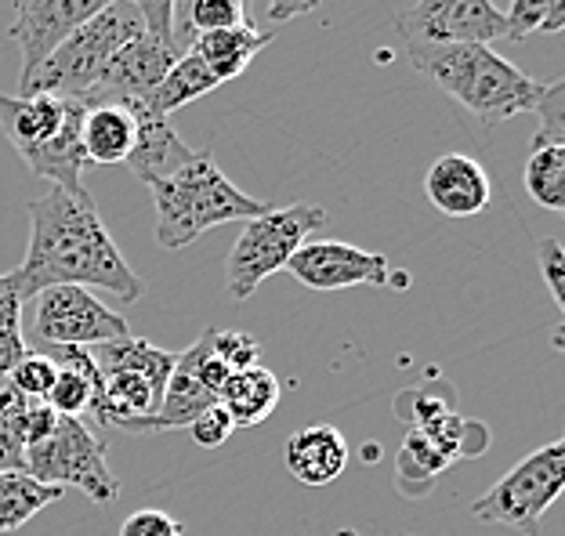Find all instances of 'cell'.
Instances as JSON below:
<instances>
[{
	"mask_svg": "<svg viewBox=\"0 0 565 536\" xmlns=\"http://www.w3.org/2000/svg\"><path fill=\"white\" fill-rule=\"evenodd\" d=\"M25 211H30V247L15 268L25 301L47 287H95L127 304L141 301L146 279L124 261L87 189L70 193L51 185L44 196L25 203Z\"/></svg>",
	"mask_w": 565,
	"mask_h": 536,
	"instance_id": "1",
	"label": "cell"
},
{
	"mask_svg": "<svg viewBox=\"0 0 565 536\" xmlns=\"http://www.w3.org/2000/svg\"><path fill=\"white\" fill-rule=\"evenodd\" d=\"M414 69L465 106L486 131L519 112L541 109L544 87L486 44H409Z\"/></svg>",
	"mask_w": 565,
	"mask_h": 536,
	"instance_id": "2",
	"label": "cell"
},
{
	"mask_svg": "<svg viewBox=\"0 0 565 536\" xmlns=\"http://www.w3.org/2000/svg\"><path fill=\"white\" fill-rule=\"evenodd\" d=\"M149 193L157 203V247L163 250H182L217 225L250 222L268 211V203L228 182L211 149H200L178 174L149 185Z\"/></svg>",
	"mask_w": 565,
	"mask_h": 536,
	"instance_id": "3",
	"label": "cell"
},
{
	"mask_svg": "<svg viewBox=\"0 0 565 536\" xmlns=\"http://www.w3.org/2000/svg\"><path fill=\"white\" fill-rule=\"evenodd\" d=\"M98 366V395L92 403V417L102 428H120L146 436V425L157 417L163 403L167 377H171L178 352L149 344L146 337L124 334L92 349Z\"/></svg>",
	"mask_w": 565,
	"mask_h": 536,
	"instance_id": "4",
	"label": "cell"
},
{
	"mask_svg": "<svg viewBox=\"0 0 565 536\" xmlns=\"http://www.w3.org/2000/svg\"><path fill=\"white\" fill-rule=\"evenodd\" d=\"M141 33H146V22H141L138 8L127 4V0H113L106 11H98L92 22L73 30L41 66L25 76L19 95H58V98L87 95L102 81L113 55Z\"/></svg>",
	"mask_w": 565,
	"mask_h": 536,
	"instance_id": "5",
	"label": "cell"
},
{
	"mask_svg": "<svg viewBox=\"0 0 565 536\" xmlns=\"http://www.w3.org/2000/svg\"><path fill=\"white\" fill-rule=\"evenodd\" d=\"M330 214L319 203H290V207H268L258 218L243 222V233L228 250L225 261V290L236 304L250 301L254 290L273 272H287L294 258L316 228L327 225Z\"/></svg>",
	"mask_w": 565,
	"mask_h": 536,
	"instance_id": "6",
	"label": "cell"
},
{
	"mask_svg": "<svg viewBox=\"0 0 565 536\" xmlns=\"http://www.w3.org/2000/svg\"><path fill=\"white\" fill-rule=\"evenodd\" d=\"M22 471L62 493H66V486L81 490L87 501L102 507L120 496V479L113 475L106 461V442L81 417H58L55 431L44 442L25 450Z\"/></svg>",
	"mask_w": 565,
	"mask_h": 536,
	"instance_id": "7",
	"label": "cell"
},
{
	"mask_svg": "<svg viewBox=\"0 0 565 536\" xmlns=\"http://www.w3.org/2000/svg\"><path fill=\"white\" fill-rule=\"evenodd\" d=\"M565 490V442L555 439L541 446L536 453L508 471L504 479L493 482L479 501L471 504V515L493 526H511L525 536H536L547 507L558 501Z\"/></svg>",
	"mask_w": 565,
	"mask_h": 536,
	"instance_id": "8",
	"label": "cell"
},
{
	"mask_svg": "<svg viewBox=\"0 0 565 536\" xmlns=\"http://www.w3.org/2000/svg\"><path fill=\"white\" fill-rule=\"evenodd\" d=\"M33 301L36 337L55 349H98V344L131 334L127 319L84 287H47Z\"/></svg>",
	"mask_w": 565,
	"mask_h": 536,
	"instance_id": "9",
	"label": "cell"
},
{
	"mask_svg": "<svg viewBox=\"0 0 565 536\" xmlns=\"http://www.w3.org/2000/svg\"><path fill=\"white\" fill-rule=\"evenodd\" d=\"M409 44H486L508 36L504 11L493 0H417L395 15Z\"/></svg>",
	"mask_w": 565,
	"mask_h": 536,
	"instance_id": "10",
	"label": "cell"
},
{
	"mask_svg": "<svg viewBox=\"0 0 565 536\" xmlns=\"http://www.w3.org/2000/svg\"><path fill=\"white\" fill-rule=\"evenodd\" d=\"M287 272L308 290H349V287H388L392 265L384 254L352 247L344 239H316L294 250Z\"/></svg>",
	"mask_w": 565,
	"mask_h": 536,
	"instance_id": "11",
	"label": "cell"
},
{
	"mask_svg": "<svg viewBox=\"0 0 565 536\" xmlns=\"http://www.w3.org/2000/svg\"><path fill=\"white\" fill-rule=\"evenodd\" d=\"M174 62H178V51L171 44L141 33L113 55L106 73H102V81L81 98L87 106H138V101L152 98V92L163 84V76Z\"/></svg>",
	"mask_w": 565,
	"mask_h": 536,
	"instance_id": "12",
	"label": "cell"
},
{
	"mask_svg": "<svg viewBox=\"0 0 565 536\" xmlns=\"http://www.w3.org/2000/svg\"><path fill=\"white\" fill-rule=\"evenodd\" d=\"M113 0H15L11 41L22 55V81L55 51L73 30L92 22Z\"/></svg>",
	"mask_w": 565,
	"mask_h": 536,
	"instance_id": "13",
	"label": "cell"
},
{
	"mask_svg": "<svg viewBox=\"0 0 565 536\" xmlns=\"http://www.w3.org/2000/svg\"><path fill=\"white\" fill-rule=\"evenodd\" d=\"M424 193L446 218H475L490 207L493 185L479 160L465 157V152H446L428 168Z\"/></svg>",
	"mask_w": 565,
	"mask_h": 536,
	"instance_id": "14",
	"label": "cell"
},
{
	"mask_svg": "<svg viewBox=\"0 0 565 536\" xmlns=\"http://www.w3.org/2000/svg\"><path fill=\"white\" fill-rule=\"evenodd\" d=\"M127 109H131V117H135V149L124 163L131 168V174L141 185L163 182V178L178 174L192 157H196V152L178 138V131L167 117L152 112L149 106H141V101L138 106H127Z\"/></svg>",
	"mask_w": 565,
	"mask_h": 536,
	"instance_id": "15",
	"label": "cell"
},
{
	"mask_svg": "<svg viewBox=\"0 0 565 536\" xmlns=\"http://www.w3.org/2000/svg\"><path fill=\"white\" fill-rule=\"evenodd\" d=\"M84 117H87V101L84 98H66V120L55 135L41 142L36 149L25 152V168H30L36 178L44 182L58 185V189H84V142H81V131H84Z\"/></svg>",
	"mask_w": 565,
	"mask_h": 536,
	"instance_id": "16",
	"label": "cell"
},
{
	"mask_svg": "<svg viewBox=\"0 0 565 536\" xmlns=\"http://www.w3.org/2000/svg\"><path fill=\"white\" fill-rule=\"evenodd\" d=\"M282 461L301 486H330L349 468V439L333 425H308L287 439Z\"/></svg>",
	"mask_w": 565,
	"mask_h": 536,
	"instance_id": "17",
	"label": "cell"
},
{
	"mask_svg": "<svg viewBox=\"0 0 565 536\" xmlns=\"http://www.w3.org/2000/svg\"><path fill=\"white\" fill-rule=\"evenodd\" d=\"M66 120V98L58 95H4L0 92V131L11 149L25 157L30 149L47 142Z\"/></svg>",
	"mask_w": 565,
	"mask_h": 536,
	"instance_id": "18",
	"label": "cell"
},
{
	"mask_svg": "<svg viewBox=\"0 0 565 536\" xmlns=\"http://www.w3.org/2000/svg\"><path fill=\"white\" fill-rule=\"evenodd\" d=\"M44 355H51L58 366V377L55 385L47 392V406L55 410L58 417H87L92 414V403L98 395V366L92 360V349H55L47 344Z\"/></svg>",
	"mask_w": 565,
	"mask_h": 536,
	"instance_id": "19",
	"label": "cell"
},
{
	"mask_svg": "<svg viewBox=\"0 0 565 536\" xmlns=\"http://www.w3.org/2000/svg\"><path fill=\"white\" fill-rule=\"evenodd\" d=\"M268 41H273V36L250 22V25H236V30L200 33L196 41L189 44V51L214 73L217 84H228L247 73L254 55H258L262 47H268Z\"/></svg>",
	"mask_w": 565,
	"mask_h": 536,
	"instance_id": "20",
	"label": "cell"
},
{
	"mask_svg": "<svg viewBox=\"0 0 565 536\" xmlns=\"http://www.w3.org/2000/svg\"><path fill=\"white\" fill-rule=\"evenodd\" d=\"M279 403V377L273 369L258 366H247V369H236L228 374V380L217 392V406L233 417L236 428H254L276 410Z\"/></svg>",
	"mask_w": 565,
	"mask_h": 536,
	"instance_id": "21",
	"label": "cell"
},
{
	"mask_svg": "<svg viewBox=\"0 0 565 536\" xmlns=\"http://www.w3.org/2000/svg\"><path fill=\"white\" fill-rule=\"evenodd\" d=\"M84 160L95 168L124 163L135 149V117L127 106H87L84 117Z\"/></svg>",
	"mask_w": 565,
	"mask_h": 536,
	"instance_id": "22",
	"label": "cell"
},
{
	"mask_svg": "<svg viewBox=\"0 0 565 536\" xmlns=\"http://www.w3.org/2000/svg\"><path fill=\"white\" fill-rule=\"evenodd\" d=\"M250 0H174V51L185 55L200 33L250 25Z\"/></svg>",
	"mask_w": 565,
	"mask_h": 536,
	"instance_id": "23",
	"label": "cell"
},
{
	"mask_svg": "<svg viewBox=\"0 0 565 536\" xmlns=\"http://www.w3.org/2000/svg\"><path fill=\"white\" fill-rule=\"evenodd\" d=\"M522 182L530 200H536V207L562 214L565 211V146L555 142V138H547L544 131H536L530 142V157H525Z\"/></svg>",
	"mask_w": 565,
	"mask_h": 536,
	"instance_id": "24",
	"label": "cell"
},
{
	"mask_svg": "<svg viewBox=\"0 0 565 536\" xmlns=\"http://www.w3.org/2000/svg\"><path fill=\"white\" fill-rule=\"evenodd\" d=\"M217 403V395L207 392L200 385L196 377L189 374V369L174 360V369L171 377H167V388H163V403L157 417L149 420L146 431H174V428H189L192 420H196L207 406Z\"/></svg>",
	"mask_w": 565,
	"mask_h": 536,
	"instance_id": "25",
	"label": "cell"
},
{
	"mask_svg": "<svg viewBox=\"0 0 565 536\" xmlns=\"http://www.w3.org/2000/svg\"><path fill=\"white\" fill-rule=\"evenodd\" d=\"M217 87L222 84L214 81V73L203 66L192 51H185V55H178L174 66L167 69L163 84L152 92V98L141 101V106H149L152 112H160V117H171L174 109H182V106H189V101L217 92Z\"/></svg>",
	"mask_w": 565,
	"mask_h": 536,
	"instance_id": "26",
	"label": "cell"
},
{
	"mask_svg": "<svg viewBox=\"0 0 565 536\" xmlns=\"http://www.w3.org/2000/svg\"><path fill=\"white\" fill-rule=\"evenodd\" d=\"M62 490L44 486L25 471H0V533L22 529L33 515H41L47 504H55Z\"/></svg>",
	"mask_w": 565,
	"mask_h": 536,
	"instance_id": "27",
	"label": "cell"
},
{
	"mask_svg": "<svg viewBox=\"0 0 565 536\" xmlns=\"http://www.w3.org/2000/svg\"><path fill=\"white\" fill-rule=\"evenodd\" d=\"M30 403L15 388H0V471H22L25 464V417Z\"/></svg>",
	"mask_w": 565,
	"mask_h": 536,
	"instance_id": "28",
	"label": "cell"
},
{
	"mask_svg": "<svg viewBox=\"0 0 565 536\" xmlns=\"http://www.w3.org/2000/svg\"><path fill=\"white\" fill-rule=\"evenodd\" d=\"M508 36L525 41L533 33H562L565 30V0H511L504 11Z\"/></svg>",
	"mask_w": 565,
	"mask_h": 536,
	"instance_id": "29",
	"label": "cell"
},
{
	"mask_svg": "<svg viewBox=\"0 0 565 536\" xmlns=\"http://www.w3.org/2000/svg\"><path fill=\"white\" fill-rule=\"evenodd\" d=\"M55 377H58V366L44 352H25L19 360V366L8 374L11 388H15L19 395H25V399H47Z\"/></svg>",
	"mask_w": 565,
	"mask_h": 536,
	"instance_id": "30",
	"label": "cell"
},
{
	"mask_svg": "<svg viewBox=\"0 0 565 536\" xmlns=\"http://www.w3.org/2000/svg\"><path fill=\"white\" fill-rule=\"evenodd\" d=\"M399 479L406 482V479H420L424 475V486H431V479L439 475V471L449 464L446 457L435 450V446L424 439V436H417V431H409L406 436V446L399 450Z\"/></svg>",
	"mask_w": 565,
	"mask_h": 536,
	"instance_id": "31",
	"label": "cell"
},
{
	"mask_svg": "<svg viewBox=\"0 0 565 536\" xmlns=\"http://www.w3.org/2000/svg\"><path fill=\"white\" fill-rule=\"evenodd\" d=\"M211 349L214 355L222 360L228 369H247V366H258L262 360V344L254 341L247 330H217L211 326Z\"/></svg>",
	"mask_w": 565,
	"mask_h": 536,
	"instance_id": "32",
	"label": "cell"
},
{
	"mask_svg": "<svg viewBox=\"0 0 565 536\" xmlns=\"http://www.w3.org/2000/svg\"><path fill=\"white\" fill-rule=\"evenodd\" d=\"M236 431V425H233V417H228L222 406H207L196 420L189 425V436H192V442L196 446H203V450H217V446H225L228 442V436Z\"/></svg>",
	"mask_w": 565,
	"mask_h": 536,
	"instance_id": "33",
	"label": "cell"
},
{
	"mask_svg": "<svg viewBox=\"0 0 565 536\" xmlns=\"http://www.w3.org/2000/svg\"><path fill=\"white\" fill-rule=\"evenodd\" d=\"M536 265H541V272H544L551 301H555L558 309H565V250L555 236H544L541 244H536Z\"/></svg>",
	"mask_w": 565,
	"mask_h": 536,
	"instance_id": "34",
	"label": "cell"
},
{
	"mask_svg": "<svg viewBox=\"0 0 565 536\" xmlns=\"http://www.w3.org/2000/svg\"><path fill=\"white\" fill-rule=\"evenodd\" d=\"M182 522L174 515L160 512V507H146V512H135L124 518L120 536H182Z\"/></svg>",
	"mask_w": 565,
	"mask_h": 536,
	"instance_id": "35",
	"label": "cell"
},
{
	"mask_svg": "<svg viewBox=\"0 0 565 536\" xmlns=\"http://www.w3.org/2000/svg\"><path fill=\"white\" fill-rule=\"evenodd\" d=\"M127 4L138 8L149 36L174 47V0H127Z\"/></svg>",
	"mask_w": 565,
	"mask_h": 536,
	"instance_id": "36",
	"label": "cell"
},
{
	"mask_svg": "<svg viewBox=\"0 0 565 536\" xmlns=\"http://www.w3.org/2000/svg\"><path fill=\"white\" fill-rule=\"evenodd\" d=\"M22 304H25V290L19 272H0V330H19L22 319Z\"/></svg>",
	"mask_w": 565,
	"mask_h": 536,
	"instance_id": "37",
	"label": "cell"
},
{
	"mask_svg": "<svg viewBox=\"0 0 565 536\" xmlns=\"http://www.w3.org/2000/svg\"><path fill=\"white\" fill-rule=\"evenodd\" d=\"M565 84L555 81V84H547L544 87V98H541V109H536V117L544 120L541 131L547 138H555V142H562V127H565Z\"/></svg>",
	"mask_w": 565,
	"mask_h": 536,
	"instance_id": "38",
	"label": "cell"
},
{
	"mask_svg": "<svg viewBox=\"0 0 565 536\" xmlns=\"http://www.w3.org/2000/svg\"><path fill=\"white\" fill-rule=\"evenodd\" d=\"M25 352H30V349H25L22 330H0V377L11 374Z\"/></svg>",
	"mask_w": 565,
	"mask_h": 536,
	"instance_id": "39",
	"label": "cell"
},
{
	"mask_svg": "<svg viewBox=\"0 0 565 536\" xmlns=\"http://www.w3.org/2000/svg\"><path fill=\"white\" fill-rule=\"evenodd\" d=\"M316 8H319V0H268V15H273V22H290L301 15H312Z\"/></svg>",
	"mask_w": 565,
	"mask_h": 536,
	"instance_id": "40",
	"label": "cell"
},
{
	"mask_svg": "<svg viewBox=\"0 0 565 536\" xmlns=\"http://www.w3.org/2000/svg\"><path fill=\"white\" fill-rule=\"evenodd\" d=\"M403 536H409V533H403Z\"/></svg>",
	"mask_w": 565,
	"mask_h": 536,
	"instance_id": "41",
	"label": "cell"
}]
</instances>
